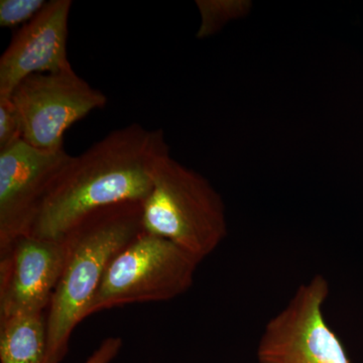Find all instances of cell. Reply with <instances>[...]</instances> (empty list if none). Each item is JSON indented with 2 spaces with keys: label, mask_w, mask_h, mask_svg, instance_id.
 Here are the masks:
<instances>
[{
  "label": "cell",
  "mask_w": 363,
  "mask_h": 363,
  "mask_svg": "<svg viewBox=\"0 0 363 363\" xmlns=\"http://www.w3.org/2000/svg\"><path fill=\"white\" fill-rule=\"evenodd\" d=\"M21 140L0 150V252L30 233L35 217L70 160Z\"/></svg>",
  "instance_id": "cell-7"
},
{
  "label": "cell",
  "mask_w": 363,
  "mask_h": 363,
  "mask_svg": "<svg viewBox=\"0 0 363 363\" xmlns=\"http://www.w3.org/2000/svg\"><path fill=\"white\" fill-rule=\"evenodd\" d=\"M197 6L201 13V26H200L198 38H207L225 25L227 21L234 18L238 13V6L231 1H209L200 0Z\"/></svg>",
  "instance_id": "cell-11"
},
{
  "label": "cell",
  "mask_w": 363,
  "mask_h": 363,
  "mask_svg": "<svg viewBox=\"0 0 363 363\" xmlns=\"http://www.w3.org/2000/svg\"><path fill=\"white\" fill-rule=\"evenodd\" d=\"M161 130L131 123L71 156L35 217L30 235L61 241L91 214L143 202L157 164L169 156Z\"/></svg>",
  "instance_id": "cell-1"
},
{
  "label": "cell",
  "mask_w": 363,
  "mask_h": 363,
  "mask_svg": "<svg viewBox=\"0 0 363 363\" xmlns=\"http://www.w3.org/2000/svg\"><path fill=\"white\" fill-rule=\"evenodd\" d=\"M23 140V128L18 112L11 97L0 96V150Z\"/></svg>",
  "instance_id": "cell-13"
},
{
  "label": "cell",
  "mask_w": 363,
  "mask_h": 363,
  "mask_svg": "<svg viewBox=\"0 0 363 363\" xmlns=\"http://www.w3.org/2000/svg\"><path fill=\"white\" fill-rule=\"evenodd\" d=\"M66 250L65 240L26 234L0 252V320L47 311L63 271Z\"/></svg>",
  "instance_id": "cell-8"
},
{
  "label": "cell",
  "mask_w": 363,
  "mask_h": 363,
  "mask_svg": "<svg viewBox=\"0 0 363 363\" xmlns=\"http://www.w3.org/2000/svg\"><path fill=\"white\" fill-rule=\"evenodd\" d=\"M45 0H1L0 1V26L16 28L25 26L43 11Z\"/></svg>",
  "instance_id": "cell-12"
},
{
  "label": "cell",
  "mask_w": 363,
  "mask_h": 363,
  "mask_svg": "<svg viewBox=\"0 0 363 363\" xmlns=\"http://www.w3.org/2000/svg\"><path fill=\"white\" fill-rule=\"evenodd\" d=\"M329 281L315 274L264 326L257 363H351L342 341L326 320Z\"/></svg>",
  "instance_id": "cell-5"
},
{
  "label": "cell",
  "mask_w": 363,
  "mask_h": 363,
  "mask_svg": "<svg viewBox=\"0 0 363 363\" xmlns=\"http://www.w3.org/2000/svg\"><path fill=\"white\" fill-rule=\"evenodd\" d=\"M0 362L48 363L47 313L0 320Z\"/></svg>",
  "instance_id": "cell-10"
},
{
  "label": "cell",
  "mask_w": 363,
  "mask_h": 363,
  "mask_svg": "<svg viewBox=\"0 0 363 363\" xmlns=\"http://www.w3.org/2000/svg\"><path fill=\"white\" fill-rule=\"evenodd\" d=\"M123 347L121 337L105 338L84 363H111Z\"/></svg>",
  "instance_id": "cell-14"
},
{
  "label": "cell",
  "mask_w": 363,
  "mask_h": 363,
  "mask_svg": "<svg viewBox=\"0 0 363 363\" xmlns=\"http://www.w3.org/2000/svg\"><path fill=\"white\" fill-rule=\"evenodd\" d=\"M11 99L20 116L23 140L45 150L64 149L66 131L107 104L104 93L73 68L30 76L14 89Z\"/></svg>",
  "instance_id": "cell-6"
},
{
  "label": "cell",
  "mask_w": 363,
  "mask_h": 363,
  "mask_svg": "<svg viewBox=\"0 0 363 363\" xmlns=\"http://www.w3.org/2000/svg\"><path fill=\"white\" fill-rule=\"evenodd\" d=\"M142 222L145 233L172 241L201 262L228 234L221 195L201 174L169 155L157 164Z\"/></svg>",
  "instance_id": "cell-3"
},
{
  "label": "cell",
  "mask_w": 363,
  "mask_h": 363,
  "mask_svg": "<svg viewBox=\"0 0 363 363\" xmlns=\"http://www.w3.org/2000/svg\"><path fill=\"white\" fill-rule=\"evenodd\" d=\"M143 202L99 210L64 238L66 257L47 310L48 363H61L74 329L87 318L111 260L143 231Z\"/></svg>",
  "instance_id": "cell-2"
},
{
  "label": "cell",
  "mask_w": 363,
  "mask_h": 363,
  "mask_svg": "<svg viewBox=\"0 0 363 363\" xmlns=\"http://www.w3.org/2000/svg\"><path fill=\"white\" fill-rule=\"evenodd\" d=\"M200 264L172 241L143 231L111 260L87 317L121 306L180 297L192 288Z\"/></svg>",
  "instance_id": "cell-4"
},
{
  "label": "cell",
  "mask_w": 363,
  "mask_h": 363,
  "mask_svg": "<svg viewBox=\"0 0 363 363\" xmlns=\"http://www.w3.org/2000/svg\"><path fill=\"white\" fill-rule=\"evenodd\" d=\"M70 0H51L21 26L0 58V96L11 97L25 79L72 68L68 58Z\"/></svg>",
  "instance_id": "cell-9"
}]
</instances>
